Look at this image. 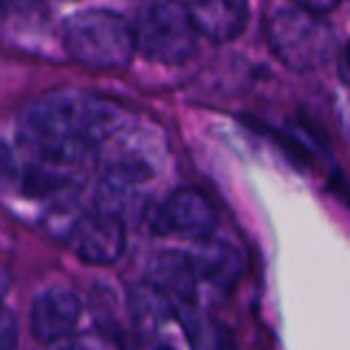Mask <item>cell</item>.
I'll return each mask as SVG.
<instances>
[{
  "mask_svg": "<svg viewBox=\"0 0 350 350\" xmlns=\"http://www.w3.org/2000/svg\"><path fill=\"white\" fill-rule=\"evenodd\" d=\"M297 8H302V10L307 12H314V15H324V12L334 10L336 5H338L340 0H293Z\"/></svg>",
  "mask_w": 350,
  "mask_h": 350,
  "instance_id": "9a60e30c",
  "label": "cell"
},
{
  "mask_svg": "<svg viewBox=\"0 0 350 350\" xmlns=\"http://www.w3.org/2000/svg\"><path fill=\"white\" fill-rule=\"evenodd\" d=\"M36 0H0V5L3 8H27V5H34Z\"/></svg>",
  "mask_w": 350,
  "mask_h": 350,
  "instance_id": "ac0fdd59",
  "label": "cell"
},
{
  "mask_svg": "<svg viewBox=\"0 0 350 350\" xmlns=\"http://www.w3.org/2000/svg\"><path fill=\"white\" fill-rule=\"evenodd\" d=\"M63 44L70 58L92 70H116L137 51L130 22L108 10H82L63 25Z\"/></svg>",
  "mask_w": 350,
  "mask_h": 350,
  "instance_id": "7a4b0ae2",
  "label": "cell"
},
{
  "mask_svg": "<svg viewBox=\"0 0 350 350\" xmlns=\"http://www.w3.org/2000/svg\"><path fill=\"white\" fill-rule=\"evenodd\" d=\"M149 283L161 291L165 297L178 300H192L197 286V276L192 271V264L187 254L178 252H161L149 264Z\"/></svg>",
  "mask_w": 350,
  "mask_h": 350,
  "instance_id": "8fae6325",
  "label": "cell"
},
{
  "mask_svg": "<svg viewBox=\"0 0 350 350\" xmlns=\"http://www.w3.org/2000/svg\"><path fill=\"white\" fill-rule=\"evenodd\" d=\"M82 317V300L65 286H53L39 293L31 305V334L36 340L51 345L65 340L75 331Z\"/></svg>",
  "mask_w": 350,
  "mask_h": 350,
  "instance_id": "52a82bcc",
  "label": "cell"
},
{
  "mask_svg": "<svg viewBox=\"0 0 350 350\" xmlns=\"http://www.w3.org/2000/svg\"><path fill=\"white\" fill-rule=\"evenodd\" d=\"M8 288H10V276L0 269V302H3V297L8 295Z\"/></svg>",
  "mask_w": 350,
  "mask_h": 350,
  "instance_id": "d6986e66",
  "label": "cell"
},
{
  "mask_svg": "<svg viewBox=\"0 0 350 350\" xmlns=\"http://www.w3.org/2000/svg\"><path fill=\"white\" fill-rule=\"evenodd\" d=\"M345 197H350V192H345Z\"/></svg>",
  "mask_w": 350,
  "mask_h": 350,
  "instance_id": "44dd1931",
  "label": "cell"
},
{
  "mask_svg": "<svg viewBox=\"0 0 350 350\" xmlns=\"http://www.w3.org/2000/svg\"><path fill=\"white\" fill-rule=\"evenodd\" d=\"M22 185V156L5 142H0V192H20Z\"/></svg>",
  "mask_w": 350,
  "mask_h": 350,
  "instance_id": "7c38bea8",
  "label": "cell"
},
{
  "mask_svg": "<svg viewBox=\"0 0 350 350\" xmlns=\"http://www.w3.org/2000/svg\"><path fill=\"white\" fill-rule=\"evenodd\" d=\"M338 70H340V77H343L345 84H350V44L343 49V53L338 55Z\"/></svg>",
  "mask_w": 350,
  "mask_h": 350,
  "instance_id": "e0dca14e",
  "label": "cell"
},
{
  "mask_svg": "<svg viewBox=\"0 0 350 350\" xmlns=\"http://www.w3.org/2000/svg\"><path fill=\"white\" fill-rule=\"evenodd\" d=\"M49 350H98L89 343H82V340H58V343H51Z\"/></svg>",
  "mask_w": 350,
  "mask_h": 350,
  "instance_id": "2e32d148",
  "label": "cell"
},
{
  "mask_svg": "<svg viewBox=\"0 0 350 350\" xmlns=\"http://www.w3.org/2000/svg\"><path fill=\"white\" fill-rule=\"evenodd\" d=\"M135 44L149 60L185 63L197 51V29L180 0H146L132 25Z\"/></svg>",
  "mask_w": 350,
  "mask_h": 350,
  "instance_id": "277c9868",
  "label": "cell"
},
{
  "mask_svg": "<svg viewBox=\"0 0 350 350\" xmlns=\"http://www.w3.org/2000/svg\"><path fill=\"white\" fill-rule=\"evenodd\" d=\"M149 226L156 235H180V238L200 240L214 233L216 209L206 195L185 187L151 209Z\"/></svg>",
  "mask_w": 350,
  "mask_h": 350,
  "instance_id": "5b68a950",
  "label": "cell"
},
{
  "mask_svg": "<svg viewBox=\"0 0 350 350\" xmlns=\"http://www.w3.org/2000/svg\"><path fill=\"white\" fill-rule=\"evenodd\" d=\"M192 264V271L197 278H204L216 288H233L243 273V254L228 240L206 238L195 240V247L187 254Z\"/></svg>",
  "mask_w": 350,
  "mask_h": 350,
  "instance_id": "9c48e42d",
  "label": "cell"
},
{
  "mask_svg": "<svg viewBox=\"0 0 350 350\" xmlns=\"http://www.w3.org/2000/svg\"><path fill=\"white\" fill-rule=\"evenodd\" d=\"M267 36L276 58L297 72L324 68L336 55L331 27L319 15L297 5L273 12L267 25Z\"/></svg>",
  "mask_w": 350,
  "mask_h": 350,
  "instance_id": "3957f363",
  "label": "cell"
},
{
  "mask_svg": "<svg viewBox=\"0 0 350 350\" xmlns=\"http://www.w3.org/2000/svg\"><path fill=\"white\" fill-rule=\"evenodd\" d=\"M17 338H20V329H17L15 314L0 305V350H15Z\"/></svg>",
  "mask_w": 350,
  "mask_h": 350,
  "instance_id": "5bb4252c",
  "label": "cell"
},
{
  "mask_svg": "<svg viewBox=\"0 0 350 350\" xmlns=\"http://www.w3.org/2000/svg\"><path fill=\"white\" fill-rule=\"evenodd\" d=\"M187 12L197 34L211 41H233L250 17L247 0H187Z\"/></svg>",
  "mask_w": 350,
  "mask_h": 350,
  "instance_id": "30bf717a",
  "label": "cell"
},
{
  "mask_svg": "<svg viewBox=\"0 0 350 350\" xmlns=\"http://www.w3.org/2000/svg\"><path fill=\"white\" fill-rule=\"evenodd\" d=\"M187 334L195 350H224V336L216 334V326L211 321H204L200 317L190 314L187 319Z\"/></svg>",
  "mask_w": 350,
  "mask_h": 350,
  "instance_id": "4fadbf2b",
  "label": "cell"
},
{
  "mask_svg": "<svg viewBox=\"0 0 350 350\" xmlns=\"http://www.w3.org/2000/svg\"><path fill=\"white\" fill-rule=\"evenodd\" d=\"M132 122L122 103L98 94L53 92L31 101L20 118L25 156L58 168L82 170L96 146L116 139Z\"/></svg>",
  "mask_w": 350,
  "mask_h": 350,
  "instance_id": "6da1fadb",
  "label": "cell"
},
{
  "mask_svg": "<svg viewBox=\"0 0 350 350\" xmlns=\"http://www.w3.org/2000/svg\"><path fill=\"white\" fill-rule=\"evenodd\" d=\"M151 178V165L142 156H125L103 170L98 185V211L122 219L142 197V185Z\"/></svg>",
  "mask_w": 350,
  "mask_h": 350,
  "instance_id": "ba28073f",
  "label": "cell"
},
{
  "mask_svg": "<svg viewBox=\"0 0 350 350\" xmlns=\"http://www.w3.org/2000/svg\"><path fill=\"white\" fill-rule=\"evenodd\" d=\"M0 15H3V5H0Z\"/></svg>",
  "mask_w": 350,
  "mask_h": 350,
  "instance_id": "ffe728a7",
  "label": "cell"
},
{
  "mask_svg": "<svg viewBox=\"0 0 350 350\" xmlns=\"http://www.w3.org/2000/svg\"><path fill=\"white\" fill-rule=\"evenodd\" d=\"M70 247L82 262L108 267L125 252V224L111 214H84L70 233Z\"/></svg>",
  "mask_w": 350,
  "mask_h": 350,
  "instance_id": "8992f818",
  "label": "cell"
}]
</instances>
